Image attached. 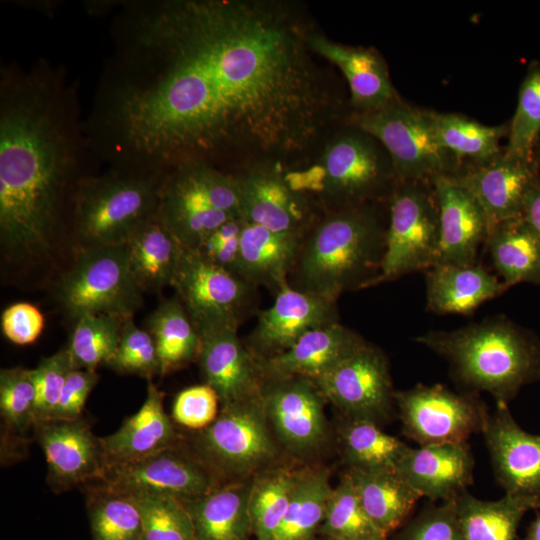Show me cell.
Instances as JSON below:
<instances>
[{
    "label": "cell",
    "instance_id": "1",
    "mask_svg": "<svg viewBox=\"0 0 540 540\" xmlns=\"http://www.w3.org/2000/svg\"><path fill=\"white\" fill-rule=\"evenodd\" d=\"M111 52L85 130L109 167L165 173L188 162L302 157L342 100L309 45L313 28L276 0L116 2Z\"/></svg>",
    "mask_w": 540,
    "mask_h": 540
},
{
    "label": "cell",
    "instance_id": "2",
    "mask_svg": "<svg viewBox=\"0 0 540 540\" xmlns=\"http://www.w3.org/2000/svg\"><path fill=\"white\" fill-rule=\"evenodd\" d=\"M78 84L39 58L0 69V244L20 266L44 262L68 226L71 201L93 157Z\"/></svg>",
    "mask_w": 540,
    "mask_h": 540
},
{
    "label": "cell",
    "instance_id": "3",
    "mask_svg": "<svg viewBox=\"0 0 540 540\" xmlns=\"http://www.w3.org/2000/svg\"><path fill=\"white\" fill-rule=\"evenodd\" d=\"M416 342L445 359L463 385L488 392L496 404L508 405L523 386L540 381V339L504 316L428 331Z\"/></svg>",
    "mask_w": 540,
    "mask_h": 540
},
{
    "label": "cell",
    "instance_id": "4",
    "mask_svg": "<svg viewBox=\"0 0 540 540\" xmlns=\"http://www.w3.org/2000/svg\"><path fill=\"white\" fill-rule=\"evenodd\" d=\"M386 230L367 203L337 207L303 239L293 267L294 287L336 302L346 290L372 286Z\"/></svg>",
    "mask_w": 540,
    "mask_h": 540
},
{
    "label": "cell",
    "instance_id": "5",
    "mask_svg": "<svg viewBox=\"0 0 540 540\" xmlns=\"http://www.w3.org/2000/svg\"><path fill=\"white\" fill-rule=\"evenodd\" d=\"M164 175L108 167L83 176L73 193L68 223L77 250L125 244L158 214Z\"/></svg>",
    "mask_w": 540,
    "mask_h": 540
},
{
    "label": "cell",
    "instance_id": "6",
    "mask_svg": "<svg viewBox=\"0 0 540 540\" xmlns=\"http://www.w3.org/2000/svg\"><path fill=\"white\" fill-rule=\"evenodd\" d=\"M158 215L185 251H199L227 221L241 217L236 174L206 162L167 171Z\"/></svg>",
    "mask_w": 540,
    "mask_h": 540
},
{
    "label": "cell",
    "instance_id": "7",
    "mask_svg": "<svg viewBox=\"0 0 540 540\" xmlns=\"http://www.w3.org/2000/svg\"><path fill=\"white\" fill-rule=\"evenodd\" d=\"M287 175L297 190L299 187L318 189L337 207L366 204L396 183L390 157L383 146L353 126L327 141L311 169Z\"/></svg>",
    "mask_w": 540,
    "mask_h": 540
},
{
    "label": "cell",
    "instance_id": "8",
    "mask_svg": "<svg viewBox=\"0 0 540 540\" xmlns=\"http://www.w3.org/2000/svg\"><path fill=\"white\" fill-rule=\"evenodd\" d=\"M55 298L68 318L104 314L132 318L142 305V290L129 264L126 244L77 250L55 285Z\"/></svg>",
    "mask_w": 540,
    "mask_h": 540
},
{
    "label": "cell",
    "instance_id": "9",
    "mask_svg": "<svg viewBox=\"0 0 540 540\" xmlns=\"http://www.w3.org/2000/svg\"><path fill=\"white\" fill-rule=\"evenodd\" d=\"M349 126L374 137L388 153L396 182L456 175L460 163L438 144L431 111L399 98L369 111H353Z\"/></svg>",
    "mask_w": 540,
    "mask_h": 540
},
{
    "label": "cell",
    "instance_id": "10",
    "mask_svg": "<svg viewBox=\"0 0 540 540\" xmlns=\"http://www.w3.org/2000/svg\"><path fill=\"white\" fill-rule=\"evenodd\" d=\"M439 207L430 179L396 182L390 194L385 252L373 285L426 271L439 261Z\"/></svg>",
    "mask_w": 540,
    "mask_h": 540
},
{
    "label": "cell",
    "instance_id": "11",
    "mask_svg": "<svg viewBox=\"0 0 540 540\" xmlns=\"http://www.w3.org/2000/svg\"><path fill=\"white\" fill-rule=\"evenodd\" d=\"M197 458L213 473L248 477L267 467L278 448L261 392L221 407L217 418L196 439Z\"/></svg>",
    "mask_w": 540,
    "mask_h": 540
},
{
    "label": "cell",
    "instance_id": "12",
    "mask_svg": "<svg viewBox=\"0 0 540 540\" xmlns=\"http://www.w3.org/2000/svg\"><path fill=\"white\" fill-rule=\"evenodd\" d=\"M403 433L419 446L466 443L482 432L488 411L474 393H457L440 384H418L394 392Z\"/></svg>",
    "mask_w": 540,
    "mask_h": 540
},
{
    "label": "cell",
    "instance_id": "13",
    "mask_svg": "<svg viewBox=\"0 0 540 540\" xmlns=\"http://www.w3.org/2000/svg\"><path fill=\"white\" fill-rule=\"evenodd\" d=\"M314 382L344 417L379 423L395 402L387 359L367 342Z\"/></svg>",
    "mask_w": 540,
    "mask_h": 540
},
{
    "label": "cell",
    "instance_id": "14",
    "mask_svg": "<svg viewBox=\"0 0 540 540\" xmlns=\"http://www.w3.org/2000/svg\"><path fill=\"white\" fill-rule=\"evenodd\" d=\"M172 286L196 328L238 324L253 285L218 266L199 251H185Z\"/></svg>",
    "mask_w": 540,
    "mask_h": 540
},
{
    "label": "cell",
    "instance_id": "15",
    "mask_svg": "<svg viewBox=\"0 0 540 540\" xmlns=\"http://www.w3.org/2000/svg\"><path fill=\"white\" fill-rule=\"evenodd\" d=\"M261 394L271 430L289 452L308 455L325 443L328 438L325 398L313 380L303 377L265 380Z\"/></svg>",
    "mask_w": 540,
    "mask_h": 540
},
{
    "label": "cell",
    "instance_id": "16",
    "mask_svg": "<svg viewBox=\"0 0 540 540\" xmlns=\"http://www.w3.org/2000/svg\"><path fill=\"white\" fill-rule=\"evenodd\" d=\"M102 486L135 495L197 499L216 487L214 474L198 459L172 447L133 463L109 469Z\"/></svg>",
    "mask_w": 540,
    "mask_h": 540
},
{
    "label": "cell",
    "instance_id": "17",
    "mask_svg": "<svg viewBox=\"0 0 540 540\" xmlns=\"http://www.w3.org/2000/svg\"><path fill=\"white\" fill-rule=\"evenodd\" d=\"M282 164L257 161L236 174L241 218L272 231L304 235L311 219L309 203L292 185Z\"/></svg>",
    "mask_w": 540,
    "mask_h": 540
},
{
    "label": "cell",
    "instance_id": "18",
    "mask_svg": "<svg viewBox=\"0 0 540 540\" xmlns=\"http://www.w3.org/2000/svg\"><path fill=\"white\" fill-rule=\"evenodd\" d=\"M237 329L232 323L197 328V360L221 407L259 394L264 382L258 358L240 341Z\"/></svg>",
    "mask_w": 540,
    "mask_h": 540
},
{
    "label": "cell",
    "instance_id": "19",
    "mask_svg": "<svg viewBox=\"0 0 540 540\" xmlns=\"http://www.w3.org/2000/svg\"><path fill=\"white\" fill-rule=\"evenodd\" d=\"M338 322L336 302L284 283L262 311L249 337V350L264 359L291 347L310 330Z\"/></svg>",
    "mask_w": 540,
    "mask_h": 540
},
{
    "label": "cell",
    "instance_id": "20",
    "mask_svg": "<svg viewBox=\"0 0 540 540\" xmlns=\"http://www.w3.org/2000/svg\"><path fill=\"white\" fill-rule=\"evenodd\" d=\"M453 177L481 206L489 230L495 225L522 216L526 198L540 178L535 159L496 158L461 168Z\"/></svg>",
    "mask_w": 540,
    "mask_h": 540
},
{
    "label": "cell",
    "instance_id": "21",
    "mask_svg": "<svg viewBox=\"0 0 540 540\" xmlns=\"http://www.w3.org/2000/svg\"><path fill=\"white\" fill-rule=\"evenodd\" d=\"M505 494L540 500V435L522 429L506 404H496L482 430Z\"/></svg>",
    "mask_w": 540,
    "mask_h": 540
},
{
    "label": "cell",
    "instance_id": "22",
    "mask_svg": "<svg viewBox=\"0 0 540 540\" xmlns=\"http://www.w3.org/2000/svg\"><path fill=\"white\" fill-rule=\"evenodd\" d=\"M34 427L54 484L70 487L103 479L106 469L100 441L84 420L51 419Z\"/></svg>",
    "mask_w": 540,
    "mask_h": 540
},
{
    "label": "cell",
    "instance_id": "23",
    "mask_svg": "<svg viewBox=\"0 0 540 540\" xmlns=\"http://www.w3.org/2000/svg\"><path fill=\"white\" fill-rule=\"evenodd\" d=\"M439 207L438 263L473 264L485 244L489 226L474 196L451 175L431 179Z\"/></svg>",
    "mask_w": 540,
    "mask_h": 540
},
{
    "label": "cell",
    "instance_id": "24",
    "mask_svg": "<svg viewBox=\"0 0 540 540\" xmlns=\"http://www.w3.org/2000/svg\"><path fill=\"white\" fill-rule=\"evenodd\" d=\"M473 468L474 458L466 442L409 447L396 471L421 497L443 502L467 491Z\"/></svg>",
    "mask_w": 540,
    "mask_h": 540
},
{
    "label": "cell",
    "instance_id": "25",
    "mask_svg": "<svg viewBox=\"0 0 540 540\" xmlns=\"http://www.w3.org/2000/svg\"><path fill=\"white\" fill-rule=\"evenodd\" d=\"M364 341L339 322L305 333L287 350L258 359L263 380L303 377L316 380L352 354Z\"/></svg>",
    "mask_w": 540,
    "mask_h": 540
},
{
    "label": "cell",
    "instance_id": "26",
    "mask_svg": "<svg viewBox=\"0 0 540 540\" xmlns=\"http://www.w3.org/2000/svg\"><path fill=\"white\" fill-rule=\"evenodd\" d=\"M148 380L140 409L116 432L99 438L106 471L176 447L178 434L164 410L163 393Z\"/></svg>",
    "mask_w": 540,
    "mask_h": 540
},
{
    "label": "cell",
    "instance_id": "27",
    "mask_svg": "<svg viewBox=\"0 0 540 540\" xmlns=\"http://www.w3.org/2000/svg\"><path fill=\"white\" fill-rule=\"evenodd\" d=\"M309 45L316 55L342 72L353 111L378 109L399 98L384 60L373 48L337 43L315 29L309 35Z\"/></svg>",
    "mask_w": 540,
    "mask_h": 540
},
{
    "label": "cell",
    "instance_id": "28",
    "mask_svg": "<svg viewBox=\"0 0 540 540\" xmlns=\"http://www.w3.org/2000/svg\"><path fill=\"white\" fill-rule=\"evenodd\" d=\"M427 308L436 314L473 313L507 290L482 265L437 263L425 271Z\"/></svg>",
    "mask_w": 540,
    "mask_h": 540
},
{
    "label": "cell",
    "instance_id": "29",
    "mask_svg": "<svg viewBox=\"0 0 540 540\" xmlns=\"http://www.w3.org/2000/svg\"><path fill=\"white\" fill-rule=\"evenodd\" d=\"M304 235L272 231L244 222L240 235L238 275L252 285L273 287L287 281Z\"/></svg>",
    "mask_w": 540,
    "mask_h": 540
},
{
    "label": "cell",
    "instance_id": "30",
    "mask_svg": "<svg viewBox=\"0 0 540 540\" xmlns=\"http://www.w3.org/2000/svg\"><path fill=\"white\" fill-rule=\"evenodd\" d=\"M252 482L253 478L233 481L183 502L197 540H248L253 531L249 509Z\"/></svg>",
    "mask_w": 540,
    "mask_h": 540
},
{
    "label": "cell",
    "instance_id": "31",
    "mask_svg": "<svg viewBox=\"0 0 540 540\" xmlns=\"http://www.w3.org/2000/svg\"><path fill=\"white\" fill-rule=\"evenodd\" d=\"M132 274L141 288L158 292L172 286L183 248L157 214L125 243Z\"/></svg>",
    "mask_w": 540,
    "mask_h": 540
},
{
    "label": "cell",
    "instance_id": "32",
    "mask_svg": "<svg viewBox=\"0 0 540 540\" xmlns=\"http://www.w3.org/2000/svg\"><path fill=\"white\" fill-rule=\"evenodd\" d=\"M485 245L507 289L518 283L540 285V238L522 216L492 227Z\"/></svg>",
    "mask_w": 540,
    "mask_h": 540
},
{
    "label": "cell",
    "instance_id": "33",
    "mask_svg": "<svg viewBox=\"0 0 540 540\" xmlns=\"http://www.w3.org/2000/svg\"><path fill=\"white\" fill-rule=\"evenodd\" d=\"M539 509L540 500L532 497L505 494L496 501H483L465 491L456 498L464 540H517V528L525 513Z\"/></svg>",
    "mask_w": 540,
    "mask_h": 540
},
{
    "label": "cell",
    "instance_id": "34",
    "mask_svg": "<svg viewBox=\"0 0 540 540\" xmlns=\"http://www.w3.org/2000/svg\"><path fill=\"white\" fill-rule=\"evenodd\" d=\"M348 473L365 512L386 535L405 524L421 498L397 471Z\"/></svg>",
    "mask_w": 540,
    "mask_h": 540
},
{
    "label": "cell",
    "instance_id": "35",
    "mask_svg": "<svg viewBox=\"0 0 540 540\" xmlns=\"http://www.w3.org/2000/svg\"><path fill=\"white\" fill-rule=\"evenodd\" d=\"M145 329L152 335L160 362V375L197 359L200 336L179 298H164L147 317Z\"/></svg>",
    "mask_w": 540,
    "mask_h": 540
},
{
    "label": "cell",
    "instance_id": "36",
    "mask_svg": "<svg viewBox=\"0 0 540 540\" xmlns=\"http://www.w3.org/2000/svg\"><path fill=\"white\" fill-rule=\"evenodd\" d=\"M342 454L349 470L380 473L396 471L409 446L385 433L379 423L344 417L339 429Z\"/></svg>",
    "mask_w": 540,
    "mask_h": 540
},
{
    "label": "cell",
    "instance_id": "37",
    "mask_svg": "<svg viewBox=\"0 0 540 540\" xmlns=\"http://www.w3.org/2000/svg\"><path fill=\"white\" fill-rule=\"evenodd\" d=\"M431 118L438 144L461 168L463 161L480 164L503 152L500 139L508 135L509 124L487 126L463 115L432 111Z\"/></svg>",
    "mask_w": 540,
    "mask_h": 540
},
{
    "label": "cell",
    "instance_id": "38",
    "mask_svg": "<svg viewBox=\"0 0 540 540\" xmlns=\"http://www.w3.org/2000/svg\"><path fill=\"white\" fill-rule=\"evenodd\" d=\"M332 490L325 469L298 471L288 508L271 540H309L323 523Z\"/></svg>",
    "mask_w": 540,
    "mask_h": 540
},
{
    "label": "cell",
    "instance_id": "39",
    "mask_svg": "<svg viewBox=\"0 0 540 540\" xmlns=\"http://www.w3.org/2000/svg\"><path fill=\"white\" fill-rule=\"evenodd\" d=\"M298 472L278 468L253 477L249 500L257 540H271L288 508Z\"/></svg>",
    "mask_w": 540,
    "mask_h": 540
},
{
    "label": "cell",
    "instance_id": "40",
    "mask_svg": "<svg viewBox=\"0 0 540 540\" xmlns=\"http://www.w3.org/2000/svg\"><path fill=\"white\" fill-rule=\"evenodd\" d=\"M123 320L104 314H86L75 321L68 352L76 369L108 365L117 350Z\"/></svg>",
    "mask_w": 540,
    "mask_h": 540
},
{
    "label": "cell",
    "instance_id": "41",
    "mask_svg": "<svg viewBox=\"0 0 540 540\" xmlns=\"http://www.w3.org/2000/svg\"><path fill=\"white\" fill-rule=\"evenodd\" d=\"M90 497L94 540H141V513L132 496L100 485Z\"/></svg>",
    "mask_w": 540,
    "mask_h": 540
},
{
    "label": "cell",
    "instance_id": "42",
    "mask_svg": "<svg viewBox=\"0 0 540 540\" xmlns=\"http://www.w3.org/2000/svg\"><path fill=\"white\" fill-rule=\"evenodd\" d=\"M321 530L335 539L387 540L365 512L348 472L332 490Z\"/></svg>",
    "mask_w": 540,
    "mask_h": 540
},
{
    "label": "cell",
    "instance_id": "43",
    "mask_svg": "<svg viewBox=\"0 0 540 540\" xmlns=\"http://www.w3.org/2000/svg\"><path fill=\"white\" fill-rule=\"evenodd\" d=\"M540 64L533 61L521 82L514 116L509 124L506 157L535 159L540 145Z\"/></svg>",
    "mask_w": 540,
    "mask_h": 540
},
{
    "label": "cell",
    "instance_id": "44",
    "mask_svg": "<svg viewBox=\"0 0 540 540\" xmlns=\"http://www.w3.org/2000/svg\"><path fill=\"white\" fill-rule=\"evenodd\" d=\"M130 496L141 513V540H197L192 517L181 500L152 494Z\"/></svg>",
    "mask_w": 540,
    "mask_h": 540
},
{
    "label": "cell",
    "instance_id": "45",
    "mask_svg": "<svg viewBox=\"0 0 540 540\" xmlns=\"http://www.w3.org/2000/svg\"><path fill=\"white\" fill-rule=\"evenodd\" d=\"M37 391L33 369L5 368L0 371V411L5 423L16 432L36 424Z\"/></svg>",
    "mask_w": 540,
    "mask_h": 540
},
{
    "label": "cell",
    "instance_id": "46",
    "mask_svg": "<svg viewBox=\"0 0 540 540\" xmlns=\"http://www.w3.org/2000/svg\"><path fill=\"white\" fill-rule=\"evenodd\" d=\"M108 366L115 371L147 379L160 375V362L152 335L145 328H139L132 318L124 320L117 350Z\"/></svg>",
    "mask_w": 540,
    "mask_h": 540
},
{
    "label": "cell",
    "instance_id": "47",
    "mask_svg": "<svg viewBox=\"0 0 540 540\" xmlns=\"http://www.w3.org/2000/svg\"><path fill=\"white\" fill-rule=\"evenodd\" d=\"M76 369L67 348L43 358L33 369L36 385V423L49 420L70 372Z\"/></svg>",
    "mask_w": 540,
    "mask_h": 540
},
{
    "label": "cell",
    "instance_id": "48",
    "mask_svg": "<svg viewBox=\"0 0 540 540\" xmlns=\"http://www.w3.org/2000/svg\"><path fill=\"white\" fill-rule=\"evenodd\" d=\"M397 540H464L456 512V499L431 504L409 521Z\"/></svg>",
    "mask_w": 540,
    "mask_h": 540
},
{
    "label": "cell",
    "instance_id": "49",
    "mask_svg": "<svg viewBox=\"0 0 540 540\" xmlns=\"http://www.w3.org/2000/svg\"><path fill=\"white\" fill-rule=\"evenodd\" d=\"M219 398L208 384L188 387L176 396L173 407V419L190 429L203 430L218 416Z\"/></svg>",
    "mask_w": 540,
    "mask_h": 540
},
{
    "label": "cell",
    "instance_id": "50",
    "mask_svg": "<svg viewBox=\"0 0 540 540\" xmlns=\"http://www.w3.org/2000/svg\"><path fill=\"white\" fill-rule=\"evenodd\" d=\"M44 324V316L40 310L27 302L10 305L1 315L3 334L17 345L33 343L40 336Z\"/></svg>",
    "mask_w": 540,
    "mask_h": 540
},
{
    "label": "cell",
    "instance_id": "51",
    "mask_svg": "<svg viewBox=\"0 0 540 540\" xmlns=\"http://www.w3.org/2000/svg\"><path fill=\"white\" fill-rule=\"evenodd\" d=\"M97 380L98 375L93 370L73 369L67 377L58 403L49 420L80 419L86 400Z\"/></svg>",
    "mask_w": 540,
    "mask_h": 540
},
{
    "label": "cell",
    "instance_id": "52",
    "mask_svg": "<svg viewBox=\"0 0 540 540\" xmlns=\"http://www.w3.org/2000/svg\"><path fill=\"white\" fill-rule=\"evenodd\" d=\"M522 217L529 223L540 238V178L529 192Z\"/></svg>",
    "mask_w": 540,
    "mask_h": 540
},
{
    "label": "cell",
    "instance_id": "53",
    "mask_svg": "<svg viewBox=\"0 0 540 540\" xmlns=\"http://www.w3.org/2000/svg\"><path fill=\"white\" fill-rule=\"evenodd\" d=\"M522 540H540V512L536 510V517L527 528Z\"/></svg>",
    "mask_w": 540,
    "mask_h": 540
},
{
    "label": "cell",
    "instance_id": "54",
    "mask_svg": "<svg viewBox=\"0 0 540 540\" xmlns=\"http://www.w3.org/2000/svg\"><path fill=\"white\" fill-rule=\"evenodd\" d=\"M536 156H537L538 165H539V169H540V145H539V147L537 149Z\"/></svg>",
    "mask_w": 540,
    "mask_h": 540
},
{
    "label": "cell",
    "instance_id": "55",
    "mask_svg": "<svg viewBox=\"0 0 540 540\" xmlns=\"http://www.w3.org/2000/svg\"><path fill=\"white\" fill-rule=\"evenodd\" d=\"M327 540H343V539H335V538H330V537H328Z\"/></svg>",
    "mask_w": 540,
    "mask_h": 540
}]
</instances>
